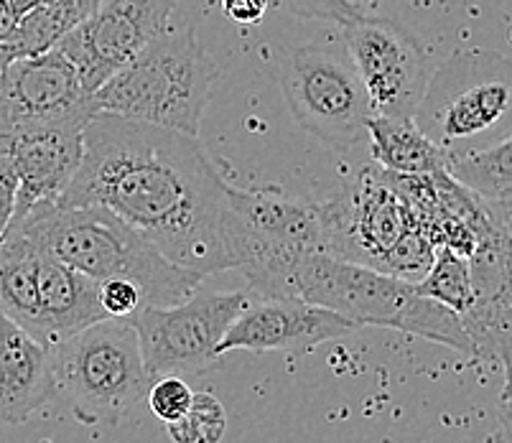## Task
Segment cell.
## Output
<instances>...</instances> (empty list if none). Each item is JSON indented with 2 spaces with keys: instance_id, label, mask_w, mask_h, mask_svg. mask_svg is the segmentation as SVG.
<instances>
[{
  "instance_id": "obj_29",
  "label": "cell",
  "mask_w": 512,
  "mask_h": 443,
  "mask_svg": "<svg viewBox=\"0 0 512 443\" xmlns=\"http://www.w3.org/2000/svg\"><path fill=\"white\" fill-rule=\"evenodd\" d=\"M222 13L240 26H255L265 18L271 0H220Z\"/></svg>"
},
{
  "instance_id": "obj_10",
  "label": "cell",
  "mask_w": 512,
  "mask_h": 443,
  "mask_svg": "<svg viewBox=\"0 0 512 443\" xmlns=\"http://www.w3.org/2000/svg\"><path fill=\"white\" fill-rule=\"evenodd\" d=\"M250 291H194L174 306H141L130 314L148 377L184 375L207 367L232 321L250 303Z\"/></svg>"
},
{
  "instance_id": "obj_28",
  "label": "cell",
  "mask_w": 512,
  "mask_h": 443,
  "mask_svg": "<svg viewBox=\"0 0 512 443\" xmlns=\"http://www.w3.org/2000/svg\"><path fill=\"white\" fill-rule=\"evenodd\" d=\"M16 171H13L11 156H8L6 146L0 143V237L6 235L8 225H11L13 212H16Z\"/></svg>"
},
{
  "instance_id": "obj_5",
  "label": "cell",
  "mask_w": 512,
  "mask_h": 443,
  "mask_svg": "<svg viewBox=\"0 0 512 443\" xmlns=\"http://www.w3.org/2000/svg\"><path fill=\"white\" fill-rule=\"evenodd\" d=\"M291 288L296 298L334 311L355 326L403 331L472 357V344L459 316L423 296L416 283L398 281L319 250L296 263Z\"/></svg>"
},
{
  "instance_id": "obj_21",
  "label": "cell",
  "mask_w": 512,
  "mask_h": 443,
  "mask_svg": "<svg viewBox=\"0 0 512 443\" xmlns=\"http://www.w3.org/2000/svg\"><path fill=\"white\" fill-rule=\"evenodd\" d=\"M102 0H51L18 16L11 34L0 41V69L21 57H36L57 44L62 36L85 23Z\"/></svg>"
},
{
  "instance_id": "obj_24",
  "label": "cell",
  "mask_w": 512,
  "mask_h": 443,
  "mask_svg": "<svg viewBox=\"0 0 512 443\" xmlns=\"http://www.w3.org/2000/svg\"><path fill=\"white\" fill-rule=\"evenodd\" d=\"M166 426L174 443H220L227 431V413L214 395L194 393L186 413Z\"/></svg>"
},
{
  "instance_id": "obj_23",
  "label": "cell",
  "mask_w": 512,
  "mask_h": 443,
  "mask_svg": "<svg viewBox=\"0 0 512 443\" xmlns=\"http://www.w3.org/2000/svg\"><path fill=\"white\" fill-rule=\"evenodd\" d=\"M423 296L434 298L441 306L462 316L472 303V268L462 255L451 253L449 247H436L431 268L416 283Z\"/></svg>"
},
{
  "instance_id": "obj_20",
  "label": "cell",
  "mask_w": 512,
  "mask_h": 443,
  "mask_svg": "<svg viewBox=\"0 0 512 443\" xmlns=\"http://www.w3.org/2000/svg\"><path fill=\"white\" fill-rule=\"evenodd\" d=\"M367 151L372 163L393 176H421L444 169L449 156L418 130L413 120L370 115Z\"/></svg>"
},
{
  "instance_id": "obj_16",
  "label": "cell",
  "mask_w": 512,
  "mask_h": 443,
  "mask_svg": "<svg viewBox=\"0 0 512 443\" xmlns=\"http://www.w3.org/2000/svg\"><path fill=\"white\" fill-rule=\"evenodd\" d=\"M472 303L459 321L472 357L510 365V237L487 242L469 258Z\"/></svg>"
},
{
  "instance_id": "obj_27",
  "label": "cell",
  "mask_w": 512,
  "mask_h": 443,
  "mask_svg": "<svg viewBox=\"0 0 512 443\" xmlns=\"http://www.w3.org/2000/svg\"><path fill=\"white\" fill-rule=\"evenodd\" d=\"M97 296H100V306L107 319H128L143 306L141 291L133 283L118 281V278L102 281L97 288Z\"/></svg>"
},
{
  "instance_id": "obj_8",
  "label": "cell",
  "mask_w": 512,
  "mask_h": 443,
  "mask_svg": "<svg viewBox=\"0 0 512 443\" xmlns=\"http://www.w3.org/2000/svg\"><path fill=\"white\" fill-rule=\"evenodd\" d=\"M278 82L288 113L316 141L344 158L365 151L372 107L342 44L296 46L278 64Z\"/></svg>"
},
{
  "instance_id": "obj_22",
  "label": "cell",
  "mask_w": 512,
  "mask_h": 443,
  "mask_svg": "<svg viewBox=\"0 0 512 443\" xmlns=\"http://www.w3.org/2000/svg\"><path fill=\"white\" fill-rule=\"evenodd\" d=\"M446 171L490 209L500 225L510 227L512 202V138L477 148L446 161Z\"/></svg>"
},
{
  "instance_id": "obj_12",
  "label": "cell",
  "mask_w": 512,
  "mask_h": 443,
  "mask_svg": "<svg viewBox=\"0 0 512 443\" xmlns=\"http://www.w3.org/2000/svg\"><path fill=\"white\" fill-rule=\"evenodd\" d=\"M179 0H102V6L57 41L87 95L141 54L171 26Z\"/></svg>"
},
{
  "instance_id": "obj_6",
  "label": "cell",
  "mask_w": 512,
  "mask_h": 443,
  "mask_svg": "<svg viewBox=\"0 0 512 443\" xmlns=\"http://www.w3.org/2000/svg\"><path fill=\"white\" fill-rule=\"evenodd\" d=\"M510 113V59L490 49H462L428 77L413 123L454 158L510 135Z\"/></svg>"
},
{
  "instance_id": "obj_25",
  "label": "cell",
  "mask_w": 512,
  "mask_h": 443,
  "mask_svg": "<svg viewBox=\"0 0 512 443\" xmlns=\"http://www.w3.org/2000/svg\"><path fill=\"white\" fill-rule=\"evenodd\" d=\"M148 405H151L153 415L158 421L171 423L176 421L179 415L186 413V408L192 405L194 390L186 385L181 377L176 375H164L156 385L148 387Z\"/></svg>"
},
{
  "instance_id": "obj_9",
  "label": "cell",
  "mask_w": 512,
  "mask_h": 443,
  "mask_svg": "<svg viewBox=\"0 0 512 443\" xmlns=\"http://www.w3.org/2000/svg\"><path fill=\"white\" fill-rule=\"evenodd\" d=\"M232 212L245 235L240 273L253 298L293 296V268L304 255L324 253L316 204L278 189L227 186Z\"/></svg>"
},
{
  "instance_id": "obj_26",
  "label": "cell",
  "mask_w": 512,
  "mask_h": 443,
  "mask_svg": "<svg viewBox=\"0 0 512 443\" xmlns=\"http://www.w3.org/2000/svg\"><path fill=\"white\" fill-rule=\"evenodd\" d=\"M271 3H278L283 11H291L296 16L334 23L339 29L362 16V8L355 0H271Z\"/></svg>"
},
{
  "instance_id": "obj_17",
  "label": "cell",
  "mask_w": 512,
  "mask_h": 443,
  "mask_svg": "<svg viewBox=\"0 0 512 443\" xmlns=\"http://www.w3.org/2000/svg\"><path fill=\"white\" fill-rule=\"evenodd\" d=\"M57 395L49 344L0 314V423L21 426Z\"/></svg>"
},
{
  "instance_id": "obj_31",
  "label": "cell",
  "mask_w": 512,
  "mask_h": 443,
  "mask_svg": "<svg viewBox=\"0 0 512 443\" xmlns=\"http://www.w3.org/2000/svg\"><path fill=\"white\" fill-rule=\"evenodd\" d=\"M8 3H11V8L16 11V16H23V13L31 11V8L46 6V3H51V0H8Z\"/></svg>"
},
{
  "instance_id": "obj_7",
  "label": "cell",
  "mask_w": 512,
  "mask_h": 443,
  "mask_svg": "<svg viewBox=\"0 0 512 443\" xmlns=\"http://www.w3.org/2000/svg\"><path fill=\"white\" fill-rule=\"evenodd\" d=\"M51 365L57 393L82 423H118L151 387L136 329L125 319H102L51 344Z\"/></svg>"
},
{
  "instance_id": "obj_14",
  "label": "cell",
  "mask_w": 512,
  "mask_h": 443,
  "mask_svg": "<svg viewBox=\"0 0 512 443\" xmlns=\"http://www.w3.org/2000/svg\"><path fill=\"white\" fill-rule=\"evenodd\" d=\"M355 329L357 326L344 316L304 298H250L217 344V357L235 349L301 354L329 339L347 337Z\"/></svg>"
},
{
  "instance_id": "obj_2",
  "label": "cell",
  "mask_w": 512,
  "mask_h": 443,
  "mask_svg": "<svg viewBox=\"0 0 512 443\" xmlns=\"http://www.w3.org/2000/svg\"><path fill=\"white\" fill-rule=\"evenodd\" d=\"M46 253L92 281H128L141 291L143 306H174L192 296L202 275L171 263L138 230L102 207L36 204L13 217Z\"/></svg>"
},
{
  "instance_id": "obj_15",
  "label": "cell",
  "mask_w": 512,
  "mask_h": 443,
  "mask_svg": "<svg viewBox=\"0 0 512 443\" xmlns=\"http://www.w3.org/2000/svg\"><path fill=\"white\" fill-rule=\"evenodd\" d=\"M87 105L90 95L77 69L57 46L36 57L13 59L0 69V141Z\"/></svg>"
},
{
  "instance_id": "obj_4",
  "label": "cell",
  "mask_w": 512,
  "mask_h": 443,
  "mask_svg": "<svg viewBox=\"0 0 512 443\" xmlns=\"http://www.w3.org/2000/svg\"><path fill=\"white\" fill-rule=\"evenodd\" d=\"M220 69L192 26H169L90 95L95 113L118 115L197 138Z\"/></svg>"
},
{
  "instance_id": "obj_18",
  "label": "cell",
  "mask_w": 512,
  "mask_h": 443,
  "mask_svg": "<svg viewBox=\"0 0 512 443\" xmlns=\"http://www.w3.org/2000/svg\"><path fill=\"white\" fill-rule=\"evenodd\" d=\"M41 247V245H39ZM100 283L69 268L41 247L39 265V324L36 339L57 344L77 331L107 319L97 296Z\"/></svg>"
},
{
  "instance_id": "obj_11",
  "label": "cell",
  "mask_w": 512,
  "mask_h": 443,
  "mask_svg": "<svg viewBox=\"0 0 512 443\" xmlns=\"http://www.w3.org/2000/svg\"><path fill=\"white\" fill-rule=\"evenodd\" d=\"M342 46L355 64L372 115L413 120L431 77L421 41L390 18L362 13L342 26Z\"/></svg>"
},
{
  "instance_id": "obj_30",
  "label": "cell",
  "mask_w": 512,
  "mask_h": 443,
  "mask_svg": "<svg viewBox=\"0 0 512 443\" xmlns=\"http://www.w3.org/2000/svg\"><path fill=\"white\" fill-rule=\"evenodd\" d=\"M16 21H18V16H16V11L11 8V3H8V0H0V41L11 34V29L16 26Z\"/></svg>"
},
{
  "instance_id": "obj_13",
  "label": "cell",
  "mask_w": 512,
  "mask_h": 443,
  "mask_svg": "<svg viewBox=\"0 0 512 443\" xmlns=\"http://www.w3.org/2000/svg\"><path fill=\"white\" fill-rule=\"evenodd\" d=\"M95 115L92 105L74 113L34 123L0 141L16 171V212L26 214L36 204H59L77 174L82 158V133Z\"/></svg>"
},
{
  "instance_id": "obj_19",
  "label": "cell",
  "mask_w": 512,
  "mask_h": 443,
  "mask_svg": "<svg viewBox=\"0 0 512 443\" xmlns=\"http://www.w3.org/2000/svg\"><path fill=\"white\" fill-rule=\"evenodd\" d=\"M41 247L21 222L8 225L0 237V314L16 321L31 337L39 324Z\"/></svg>"
},
{
  "instance_id": "obj_3",
  "label": "cell",
  "mask_w": 512,
  "mask_h": 443,
  "mask_svg": "<svg viewBox=\"0 0 512 443\" xmlns=\"http://www.w3.org/2000/svg\"><path fill=\"white\" fill-rule=\"evenodd\" d=\"M324 253L418 283L431 268L434 242L393 174L365 166L327 202L316 204Z\"/></svg>"
},
{
  "instance_id": "obj_1",
  "label": "cell",
  "mask_w": 512,
  "mask_h": 443,
  "mask_svg": "<svg viewBox=\"0 0 512 443\" xmlns=\"http://www.w3.org/2000/svg\"><path fill=\"white\" fill-rule=\"evenodd\" d=\"M227 186L194 135L95 113L59 207L107 209L171 263L207 278L245 263Z\"/></svg>"
}]
</instances>
